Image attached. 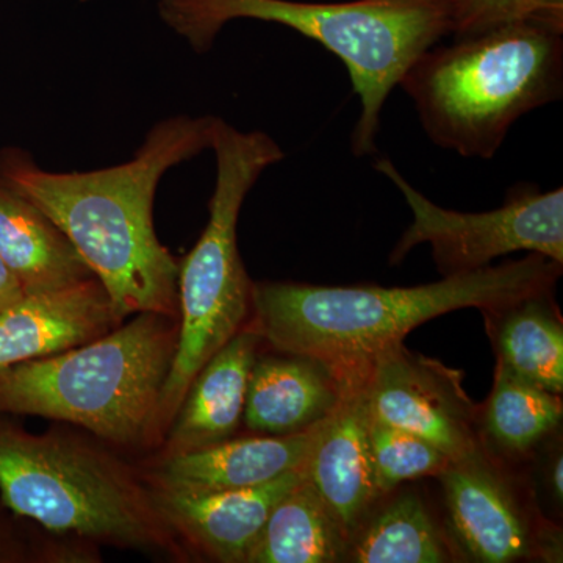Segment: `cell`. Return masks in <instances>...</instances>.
Segmentation results:
<instances>
[{
  "instance_id": "6da1fadb",
  "label": "cell",
  "mask_w": 563,
  "mask_h": 563,
  "mask_svg": "<svg viewBox=\"0 0 563 563\" xmlns=\"http://www.w3.org/2000/svg\"><path fill=\"white\" fill-rule=\"evenodd\" d=\"M214 118L162 121L131 162L90 173H49L22 152L0 155V181L32 202L73 243L125 320L179 318V262L154 228L163 174L210 150Z\"/></svg>"
},
{
  "instance_id": "7a4b0ae2",
  "label": "cell",
  "mask_w": 563,
  "mask_h": 563,
  "mask_svg": "<svg viewBox=\"0 0 563 563\" xmlns=\"http://www.w3.org/2000/svg\"><path fill=\"white\" fill-rule=\"evenodd\" d=\"M563 265L529 252L520 261L444 276L418 287H324L298 282L252 285L250 328L274 350L328 363L344 380L366 376L377 355L404 343L422 322L501 307L553 291Z\"/></svg>"
},
{
  "instance_id": "3957f363",
  "label": "cell",
  "mask_w": 563,
  "mask_h": 563,
  "mask_svg": "<svg viewBox=\"0 0 563 563\" xmlns=\"http://www.w3.org/2000/svg\"><path fill=\"white\" fill-rule=\"evenodd\" d=\"M162 20L190 43L210 49L233 20L276 22L335 54L350 70L362 113L351 136L355 157L376 152L388 95L418 57L451 33L446 0H161Z\"/></svg>"
},
{
  "instance_id": "277c9868",
  "label": "cell",
  "mask_w": 563,
  "mask_h": 563,
  "mask_svg": "<svg viewBox=\"0 0 563 563\" xmlns=\"http://www.w3.org/2000/svg\"><path fill=\"white\" fill-rule=\"evenodd\" d=\"M433 144L490 161L510 128L563 95V31L512 22L451 46L431 47L404 74Z\"/></svg>"
},
{
  "instance_id": "5b68a950",
  "label": "cell",
  "mask_w": 563,
  "mask_h": 563,
  "mask_svg": "<svg viewBox=\"0 0 563 563\" xmlns=\"http://www.w3.org/2000/svg\"><path fill=\"white\" fill-rule=\"evenodd\" d=\"M177 336L179 318L136 313L91 342L7 366L0 413L69 422L114 446L154 442Z\"/></svg>"
},
{
  "instance_id": "8992f818",
  "label": "cell",
  "mask_w": 563,
  "mask_h": 563,
  "mask_svg": "<svg viewBox=\"0 0 563 563\" xmlns=\"http://www.w3.org/2000/svg\"><path fill=\"white\" fill-rule=\"evenodd\" d=\"M0 503L55 536L180 555L150 485L106 448L0 413Z\"/></svg>"
},
{
  "instance_id": "52a82bcc",
  "label": "cell",
  "mask_w": 563,
  "mask_h": 563,
  "mask_svg": "<svg viewBox=\"0 0 563 563\" xmlns=\"http://www.w3.org/2000/svg\"><path fill=\"white\" fill-rule=\"evenodd\" d=\"M217 184L201 239L179 262V336L158 406V433L165 435L199 369L244 328L252 285L236 243V224L247 192L268 166L284 158L279 144L263 132H240L214 118L211 146Z\"/></svg>"
},
{
  "instance_id": "ba28073f",
  "label": "cell",
  "mask_w": 563,
  "mask_h": 563,
  "mask_svg": "<svg viewBox=\"0 0 563 563\" xmlns=\"http://www.w3.org/2000/svg\"><path fill=\"white\" fill-rule=\"evenodd\" d=\"M399 188L413 222L393 247L390 265H398L415 246L429 244L442 276L472 273L514 252L544 255L563 265V190L542 191L517 184L499 209L462 213L429 201L404 179L388 158L374 165Z\"/></svg>"
},
{
  "instance_id": "9c48e42d",
  "label": "cell",
  "mask_w": 563,
  "mask_h": 563,
  "mask_svg": "<svg viewBox=\"0 0 563 563\" xmlns=\"http://www.w3.org/2000/svg\"><path fill=\"white\" fill-rule=\"evenodd\" d=\"M459 550L479 563L562 562V532L532 507L483 444L439 474Z\"/></svg>"
},
{
  "instance_id": "30bf717a",
  "label": "cell",
  "mask_w": 563,
  "mask_h": 563,
  "mask_svg": "<svg viewBox=\"0 0 563 563\" xmlns=\"http://www.w3.org/2000/svg\"><path fill=\"white\" fill-rule=\"evenodd\" d=\"M462 376L398 344L368 366L369 410L376 420L422 437L453 461L481 444L479 407L463 390Z\"/></svg>"
},
{
  "instance_id": "8fae6325",
  "label": "cell",
  "mask_w": 563,
  "mask_h": 563,
  "mask_svg": "<svg viewBox=\"0 0 563 563\" xmlns=\"http://www.w3.org/2000/svg\"><path fill=\"white\" fill-rule=\"evenodd\" d=\"M369 421L365 376L352 377L335 409L318 422L302 468L351 543L384 498L374 473Z\"/></svg>"
},
{
  "instance_id": "7c38bea8",
  "label": "cell",
  "mask_w": 563,
  "mask_h": 563,
  "mask_svg": "<svg viewBox=\"0 0 563 563\" xmlns=\"http://www.w3.org/2000/svg\"><path fill=\"white\" fill-rule=\"evenodd\" d=\"M303 479V470H296L272 483L235 490L176 493L150 487L158 514L176 539L180 537L213 561L246 563L274 507Z\"/></svg>"
},
{
  "instance_id": "4fadbf2b",
  "label": "cell",
  "mask_w": 563,
  "mask_h": 563,
  "mask_svg": "<svg viewBox=\"0 0 563 563\" xmlns=\"http://www.w3.org/2000/svg\"><path fill=\"white\" fill-rule=\"evenodd\" d=\"M121 322L98 277L24 295L0 312V369L80 346Z\"/></svg>"
},
{
  "instance_id": "5bb4252c",
  "label": "cell",
  "mask_w": 563,
  "mask_h": 563,
  "mask_svg": "<svg viewBox=\"0 0 563 563\" xmlns=\"http://www.w3.org/2000/svg\"><path fill=\"white\" fill-rule=\"evenodd\" d=\"M317 424L292 435H252L166 455L151 477V487L176 493L235 490L272 483L302 470Z\"/></svg>"
},
{
  "instance_id": "9a60e30c",
  "label": "cell",
  "mask_w": 563,
  "mask_h": 563,
  "mask_svg": "<svg viewBox=\"0 0 563 563\" xmlns=\"http://www.w3.org/2000/svg\"><path fill=\"white\" fill-rule=\"evenodd\" d=\"M350 380L309 355H257L247 384L243 424L255 435L307 431L335 409Z\"/></svg>"
},
{
  "instance_id": "2e32d148",
  "label": "cell",
  "mask_w": 563,
  "mask_h": 563,
  "mask_svg": "<svg viewBox=\"0 0 563 563\" xmlns=\"http://www.w3.org/2000/svg\"><path fill=\"white\" fill-rule=\"evenodd\" d=\"M262 342L247 325L199 369L165 433V457L235 437L243 424L247 384Z\"/></svg>"
},
{
  "instance_id": "e0dca14e",
  "label": "cell",
  "mask_w": 563,
  "mask_h": 563,
  "mask_svg": "<svg viewBox=\"0 0 563 563\" xmlns=\"http://www.w3.org/2000/svg\"><path fill=\"white\" fill-rule=\"evenodd\" d=\"M0 258L24 295L95 277L65 233L32 202L0 181Z\"/></svg>"
},
{
  "instance_id": "ac0fdd59",
  "label": "cell",
  "mask_w": 563,
  "mask_h": 563,
  "mask_svg": "<svg viewBox=\"0 0 563 563\" xmlns=\"http://www.w3.org/2000/svg\"><path fill=\"white\" fill-rule=\"evenodd\" d=\"M496 365L543 390L563 393V322L553 291L481 310Z\"/></svg>"
},
{
  "instance_id": "d6986e66",
  "label": "cell",
  "mask_w": 563,
  "mask_h": 563,
  "mask_svg": "<svg viewBox=\"0 0 563 563\" xmlns=\"http://www.w3.org/2000/svg\"><path fill=\"white\" fill-rule=\"evenodd\" d=\"M351 540L309 481L274 507L246 563H335L347 561Z\"/></svg>"
},
{
  "instance_id": "ffe728a7",
  "label": "cell",
  "mask_w": 563,
  "mask_h": 563,
  "mask_svg": "<svg viewBox=\"0 0 563 563\" xmlns=\"http://www.w3.org/2000/svg\"><path fill=\"white\" fill-rule=\"evenodd\" d=\"M562 417L561 395L525 383L496 365L490 396L477 417L479 442L493 457L520 461L561 426Z\"/></svg>"
},
{
  "instance_id": "44dd1931",
  "label": "cell",
  "mask_w": 563,
  "mask_h": 563,
  "mask_svg": "<svg viewBox=\"0 0 563 563\" xmlns=\"http://www.w3.org/2000/svg\"><path fill=\"white\" fill-rule=\"evenodd\" d=\"M347 561L444 563L455 559L453 547L444 539L421 496L404 492L366 518L352 539Z\"/></svg>"
},
{
  "instance_id": "7402d4cb",
  "label": "cell",
  "mask_w": 563,
  "mask_h": 563,
  "mask_svg": "<svg viewBox=\"0 0 563 563\" xmlns=\"http://www.w3.org/2000/svg\"><path fill=\"white\" fill-rule=\"evenodd\" d=\"M369 443L374 473L380 495L387 496L407 481L424 476H439L450 463L435 444L420 435L402 431L373 418L369 421Z\"/></svg>"
},
{
  "instance_id": "603a6c76",
  "label": "cell",
  "mask_w": 563,
  "mask_h": 563,
  "mask_svg": "<svg viewBox=\"0 0 563 563\" xmlns=\"http://www.w3.org/2000/svg\"><path fill=\"white\" fill-rule=\"evenodd\" d=\"M455 40L512 24L540 22L563 31V0H446Z\"/></svg>"
},
{
  "instance_id": "cb8c5ba5",
  "label": "cell",
  "mask_w": 563,
  "mask_h": 563,
  "mask_svg": "<svg viewBox=\"0 0 563 563\" xmlns=\"http://www.w3.org/2000/svg\"><path fill=\"white\" fill-rule=\"evenodd\" d=\"M43 562L35 548L24 539L0 510V563Z\"/></svg>"
},
{
  "instance_id": "d4e9b609",
  "label": "cell",
  "mask_w": 563,
  "mask_h": 563,
  "mask_svg": "<svg viewBox=\"0 0 563 563\" xmlns=\"http://www.w3.org/2000/svg\"><path fill=\"white\" fill-rule=\"evenodd\" d=\"M547 488L550 492L554 504L562 507L563 503V455L561 451L551 455V461L547 465Z\"/></svg>"
},
{
  "instance_id": "484cf974",
  "label": "cell",
  "mask_w": 563,
  "mask_h": 563,
  "mask_svg": "<svg viewBox=\"0 0 563 563\" xmlns=\"http://www.w3.org/2000/svg\"><path fill=\"white\" fill-rule=\"evenodd\" d=\"M24 296L20 282L0 258V312Z\"/></svg>"
},
{
  "instance_id": "4316f807",
  "label": "cell",
  "mask_w": 563,
  "mask_h": 563,
  "mask_svg": "<svg viewBox=\"0 0 563 563\" xmlns=\"http://www.w3.org/2000/svg\"><path fill=\"white\" fill-rule=\"evenodd\" d=\"M81 2H87V0H81Z\"/></svg>"
}]
</instances>
